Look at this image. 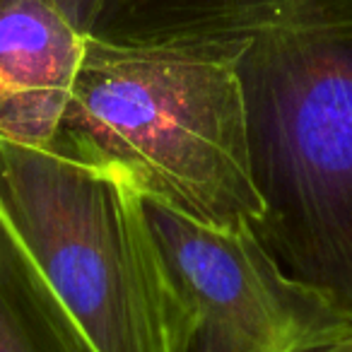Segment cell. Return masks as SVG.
<instances>
[{"instance_id": "6da1fadb", "label": "cell", "mask_w": 352, "mask_h": 352, "mask_svg": "<svg viewBox=\"0 0 352 352\" xmlns=\"http://www.w3.org/2000/svg\"><path fill=\"white\" fill-rule=\"evenodd\" d=\"M234 70L263 201L251 232L352 323V0H299Z\"/></svg>"}, {"instance_id": "7a4b0ae2", "label": "cell", "mask_w": 352, "mask_h": 352, "mask_svg": "<svg viewBox=\"0 0 352 352\" xmlns=\"http://www.w3.org/2000/svg\"><path fill=\"white\" fill-rule=\"evenodd\" d=\"M54 147L210 230L234 232L263 215L232 60L87 39Z\"/></svg>"}, {"instance_id": "3957f363", "label": "cell", "mask_w": 352, "mask_h": 352, "mask_svg": "<svg viewBox=\"0 0 352 352\" xmlns=\"http://www.w3.org/2000/svg\"><path fill=\"white\" fill-rule=\"evenodd\" d=\"M0 217L94 352H179L186 309L126 179L0 133Z\"/></svg>"}, {"instance_id": "277c9868", "label": "cell", "mask_w": 352, "mask_h": 352, "mask_svg": "<svg viewBox=\"0 0 352 352\" xmlns=\"http://www.w3.org/2000/svg\"><path fill=\"white\" fill-rule=\"evenodd\" d=\"M145 212L186 309L179 352H304L352 331L275 265L251 227L210 230L152 201Z\"/></svg>"}, {"instance_id": "5b68a950", "label": "cell", "mask_w": 352, "mask_h": 352, "mask_svg": "<svg viewBox=\"0 0 352 352\" xmlns=\"http://www.w3.org/2000/svg\"><path fill=\"white\" fill-rule=\"evenodd\" d=\"M56 0H0V133L54 145L87 49Z\"/></svg>"}, {"instance_id": "8992f818", "label": "cell", "mask_w": 352, "mask_h": 352, "mask_svg": "<svg viewBox=\"0 0 352 352\" xmlns=\"http://www.w3.org/2000/svg\"><path fill=\"white\" fill-rule=\"evenodd\" d=\"M299 0H102L89 39L234 63Z\"/></svg>"}, {"instance_id": "52a82bcc", "label": "cell", "mask_w": 352, "mask_h": 352, "mask_svg": "<svg viewBox=\"0 0 352 352\" xmlns=\"http://www.w3.org/2000/svg\"><path fill=\"white\" fill-rule=\"evenodd\" d=\"M0 352H94L3 217Z\"/></svg>"}, {"instance_id": "ba28073f", "label": "cell", "mask_w": 352, "mask_h": 352, "mask_svg": "<svg viewBox=\"0 0 352 352\" xmlns=\"http://www.w3.org/2000/svg\"><path fill=\"white\" fill-rule=\"evenodd\" d=\"M89 36V30H92V22L99 12V6H102V0H56Z\"/></svg>"}, {"instance_id": "9c48e42d", "label": "cell", "mask_w": 352, "mask_h": 352, "mask_svg": "<svg viewBox=\"0 0 352 352\" xmlns=\"http://www.w3.org/2000/svg\"><path fill=\"white\" fill-rule=\"evenodd\" d=\"M304 352H352V331L342 333V336L333 338V340H326L321 345H314Z\"/></svg>"}]
</instances>
